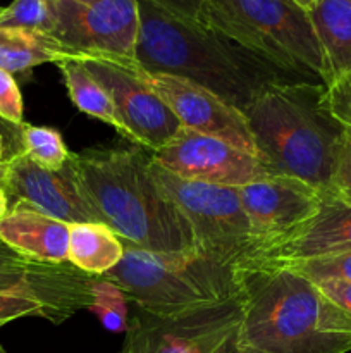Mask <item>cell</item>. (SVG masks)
<instances>
[{
  "instance_id": "6da1fadb",
  "label": "cell",
  "mask_w": 351,
  "mask_h": 353,
  "mask_svg": "<svg viewBox=\"0 0 351 353\" xmlns=\"http://www.w3.org/2000/svg\"><path fill=\"white\" fill-rule=\"evenodd\" d=\"M240 353H348L351 316L289 265L248 259L234 268Z\"/></svg>"
},
{
  "instance_id": "7a4b0ae2",
  "label": "cell",
  "mask_w": 351,
  "mask_h": 353,
  "mask_svg": "<svg viewBox=\"0 0 351 353\" xmlns=\"http://www.w3.org/2000/svg\"><path fill=\"white\" fill-rule=\"evenodd\" d=\"M138 3L136 62L143 71L188 79L243 114L267 86L298 81L219 31L171 16L147 0Z\"/></svg>"
},
{
  "instance_id": "3957f363",
  "label": "cell",
  "mask_w": 351,
  "mask_h": 353,
  "mask_svg": "<svg viewBox=\"0 0 351 353\" xmlns=\"http://www.w3.org/2000/svg\"><path fill=\"white\" fill-rule=\"evenodd\" d=\"M244 117L257 157L272 176L299 179L322 195L332 193L348 128L330 112L323 83H274L244 110Z\"/></svg>"
},
{
  "instance_id": "277c9868",
  "label": "cell",
  "mask_w": 351,
  "mask_h": 353,
  "mask_svg": "<svg viewBox=\"0 0 351 353\" xmlns=\"http://www.w3.org/2000/svg\"><path fill=\"white\" fill-rule=\"evenodd\" d=\"M150 161L136 145L72 154L86 199L124 243L160 254L195 250L191 228L157 186Z\"/></svg>"
},
{
  "instance_id": "5b68a950",
  "label": "cell",
  "mask_w": 351,
  "mask_h": 353,
  "mask_svg": "<svg viewBox=\"0 0 351 353\" xmlns=\"http://www.w3.org/2000/svg\"><path fill=\"white\" fill-rule=\"evenodd\" d=\"M103 278L119 285L136 309L157 317L189 312L237 293L234 268L196 250L160 254L124 243L123 259Z\"/></svg>"
},
{
  "instance_id": "8992f818",
  "label": "cell",
  "mask_w": 351,
  "mask_h": 353,
  "mask_svg": "<svg viewBox=\"0 0 351 353\" xmlns=\"http://www.w3.org/2000/svg\"><path fill=\"white\" fill-rule=\"evenodd\" d=\"M200 24L298 81H323V57L308 12L292 0H205Z\"/></svg>"
},
{
  "instance_id": "52a82bcc",
  "label": "cell",
  "mask_w": 351,
  "mask_h": 353,
  "mask_svg": "<svg viewBox=\"0 0 351 353\" xmlns=\"http://www.w3.org/2000/svg\"><path fill=\"white\" fill-rule=\"evenodd\" d=\"M150 172L191 228L195 250L219 264L236 268L257 254V241L233 186L189 181L150 161Z\"/></svg>"
},
{
  "instance_id": "ba28073f",
  "label": "cell",
  "mask_w": 351,
  "mask_h": 353,
  "mask_svg": "<svg viewBox=\"0 0 351 353\" xmlns=\"http://www.w3.org/2000/svg\"><path fill=\"white\" fill-rule=\"evenodd\" d=\"M50 33L72 57L138 64V0H50Z\"/></svg>"
},
{
  "instance_id": "9c48e42d",
  "label": "cell",
  "mask_w": 351,
  "mask_h": 353,
  "mask_svg": "<svg viewBox=\"0 0 351 353\" xmlns=\"http://www.w3.org/2000/svg\"><path fill=\"white\" fill-rule=\"evenodd\" d=\"M237 295L172 317L136 309L127 323L123 353H219L240 333Z\"/></svg>"
},
{
  "instance_id": "30bf717a",
  "label": "cell",
  "mask_w": 351,
  "mask_h": 353,
  "mask_svg": "<svg viewBox=\"0 0 351 353\" xmlns=\"http://www.w3.org/2000/svg\"><path fill=\"white\" fill-rule=\"evenodd\" d=\"M78 59L107 90L131 143L153 154L181 130L178 117L141 79L140 65L100 57Z\"/></svg>"
},
{
  "instance_id": "8fae6325",
  "label": "cell",
  "mask_w": 351,
  "mask_h": 353,
  "mask_svg": "<svg viewBox=\"0 0 351 353\" xmlns=\"http://www.w3.org/2000/svg\"><path fill=\"white\" fill-rule=\"evenodd\" d=\"M150 157L179 178L209 185L241 188L272 176L257 155L188 128H181Z\"/></svg>"
},
{
  "instance_id": "7c38bea8",
  "label": "cell",
  "mask_w": 351,
  "mask_h": 353,
  "mask_svg": "<svg viewBox=\"0 0 351 353\" xmlns=\"http://www.w3.org/2000/svg\"><path fill=\"white\" fill-rule=\"evenodd\" d=\"M2 185L9 202L28 203L65 224L102 223L83 192L72 157L58 171H48L17 152L7 159Z\"/></svg>"
},
{
  "instance_id": "4fadbf2b",
  "label": "cell",
  "mask_w": 351,
  "mask_h": 353,
  "mask_svg": "<svg viewBox=\"0 0 351 353\" xmlns=\"http://www.w3.org/2000/svg\"><path fill=\"white\" fill-rule=\"evenodd\" d=\"M140 76L164 100L182 128L219 138L248 154L257 155L246 117L241 110L188 79L162 72H147L141 68Z\"/></svg>"
},
{
  "instance_id": "5bb4252c",
  "label": "cell",
  "mask_w": 351,
  "mask_h": 353,
  "mask_svg": "<svg viewBox=\"0 0 351 353\" xmlns=\"http://www.w3.org/2000/svg\"><path fill=\"white\" fill-rule=\"evenodd\" d=\"M237 190L251 234L257 241V254L298 230L317 212L326 196L289 176H268Z\"/></svg>"
},
{
  "instance_id": "9a60e30c",
  "label": "cell",
  "mask_w": 351,
  "mask_h": 353,
  "mask_svg": "<svg viewBox=\"0 0 351 353\" xmlns=\"http://www.w3.org/2000/svg\"><path fill=\"white\" fill-rule=\"evenodd\" d=\"M351 252V203L326 195L317 212L288 236L267 245L257 259L292 264Z\"/></svg>"
},
{
  "instance_id": "2e32d148",
  "label": "cell",
  "mask_w": 351,
  "mask_h": 353,
  "mask_svg": "<svg viewBox=\"0 0 351 353\" xmlns=\"http://www.w3.org/2000/svg\"><path fill=\"white\" fill-rule=\"evenodd\" d=\"M69 226L28 203L16 202L0 221V240L28 261L58 265L67 262Z\"/></svg>"
},
{
  "instance_id": "e0dca14e",
  "label": "cell",
  "mask_w": 351,
  "mask_h": 353,
  "mask_svg": "<svg viewBox=\"0 0 351 353\" xmlns=\"http://www.w3.org/2000/svg\"><path fill=\"white\" fill-rule=\"evenodd\" d=\"M323 57V85L351 71V0H317L308 10Z\"/></svg>"
},
{
  "instance_id": "ac0fdd59",
  "label": "cell",
  "mask_w": 351,
  "mask_h": 353,
  "mask_svg": "<svg viewBox=\"0 0 351 353\" xmlns=\"http://www.w3.org/2000/svg\"><path fill=\"white\" fill-rule=\"evenodd\" d=\"M124 255V241L103 223L69 226L67 262L89 276L102 278Z\"/></svg>"
},
{
  "instance_id": "d6986e66",
  "label": "cell",
  "mask_w": 351,
  "mask_h": 353,
  "mask_svg": "<svg viewBox=\"0 0 351 353\" xmlns=\"http://www.w3.org/2000/svg\"><path fill=\"white\" fill-rule=\"evenodd\" d=\"M72 57L52 34L23 28H0V68L14 72L30 71L47 62Z\"/></svg>"
},
{
  "instance_id": "ffe728a7",
  "label": "cell",
  "mask_w": 351,
  "mask_h": 353,
  "mask_svg": "<svg viewBox=\"0 0 351 353\" xmlns=\"http://www.w3.org/2000/svg\"><path fill=\"white\" fill-rule=\"evenodd\" d=\"M57 68L61 69L72 103L81 112L110 124L120 137L129 140L126 128L117 116L112 99L107 93V90L93 78V74L85 68V64L78 57H65L61 62H57Z\"/></svg>"
},
{
  "instance_id": "44dd1931",
  "label": "cell",
  "mask_w": 351,
  "mask_h": 353,
  "mask_svg": "<svg viewBox=\"0 0 351 353\" xmlns=\"http://www.w3.org/2000/svg\"><path fill=\"white\" fill-rule=\"evenodd\" d=\"M19 152L48 171H58L72 157L57 130L26 123L19 126Z\"/></svg>"
},
{
  "instance_id": "7402d4cb",
  "label": "cell",
  "mask_w": 351,
  "mask_h": 353,
  "mask_svg": "<svg viewBox=\"0 0 351 353\" xmlns=\"http://www.w3.org/2000/svg\"><path fill=\"white\" fill-rule=\"evenodd\" d=\"M92 310L100 319L102 326L110 333H126L129 314H127V299L119 285L109 278H95L92 285Z\"/></svg>"
},
{
  "instance_id": "603a6c76",
  "label": "cell",
  "mask_w": 351,
  "mask_h": 353,
  "mask_svg": "<svg viewBox=\"0 0 351 353\" xmlns=\"http://www.w3.org/2000/svg\"><path fill=\"white\" fill-rule=\"evenodd\" d=\"M0 28H23L50 33V0H14L0 10Z\"/></svg>"
},
{
  "instance_id": "cb8c5ba5",
  "label": "cell",
  "mask_w": 351,
  "mask_h": 353,
  "mask_svg": "<svg viewBox=\"0 0 351 353\" xmlns=\"http://www.w3.org/2000/svg\"><path fill=\"white\" fill-rule=\"evenodd\" d=\"M23 317H43L61 324L62 317L50 303L26 293H0V327Z\"/></svg>"
},
{
  "instance_id": "d4e9b609",
  "label": "cell",
  "mask_w": 351,
  "mask_h": 353,
  "mask_svg": "<svg viewBox=\"0 0 351 353\" xmlns=\"http://www.w3.org/2000/svg\"><path fill=\"white\" fill-rule=\"evenodd\" d=\"M286 265L296 269L313 283L323 281V279H343V281L351 283V252L332 255V257L313 259V261L292 262Z\"/></svg>"
},
{
  "instance_id": "484cf974",
  "label": "cell",
  "mask_w": 351,
  "mask_h": 353,
  "mask_svg": "<svg viewBox=\"0 0 351 353\" xmlns=\"http://www.w3.org/2000/svg\"><path fill=\"white\" fill-rule=\"evenodd\" d=\"M0 119L14 128L23 124V95L16 79L0 68Z\"/></svg>"
},
{
  "instance_id": "4316f807",
  "label": "cell",
  "mask_w": 351,
  "mask_h": 353,
  "mask_svg": "<svg viewBox=\"0 0 351 353\" xmlns=\"http://www.w3.org/2000/svg\"><path fill=\"white\" fill-rule=\"evenodd\" d=\"M326 100L330 112L351 131V71L326 85Z\"/></svg>"
},
{
  "instance_id": "83f0119b",
  "label": "cell",
  "mask_w": 351,
  "mask_h": 353,
  "mask_svg": "<svg viewBox=\"0 0 351 353\" xmlns=\"http://www.w3.org/2000/svg\"><path fill=\"white\" fill-rule=\"evenodd\" d=\"M332 196L351 203V131L348 130L346 138L341 147L336 174L332 181Z\"/></svg>"
},
{
  "instance_id": "f1b7e54d",
  "label": "cell",
  "mask_w": 351,
  "mask_h": 353,
  "mask_svg": "<svg viewBox=\"0 0 351 353\" xmlns=\"http://www.w3.org/2000/svg\"><path fill=\"white\" fill-rule=\"evenodd\" d=\"M147 2L179 19L198 23L205 0H147Z\"/></svg>"
},
{
  "instance_id": "f546056e",
  "label": "cell",
  "mask_w": 351,
  "mask_h": 353,
  "mask_svg": "<svg viewBox=\"0 0 351 353\" xmlns=\"http://www.w3.org/2000/svg\"><path fill=\"white\" fill-rule=\"evenodd\" d=\"M320 292L327 296L332 303H336L339 309L351 316V283L343 281V279H323L317 281Z\"/></svg>"
},
{
  "instance_id": "4dcf8cb0",
  "label": "cell",
  "mask_w": 351,
  "mask_h": 353,
  "mask_svg": "<svg viewBox=\"0 0 351 353\" xmlns=\"http://www.w3.org/2000/svg\"><path fill=\"white\" fill-rule=\"evenodd\" d=\"M38 262H31L14 252L7 243L0 240V272H17V271H30L36 268Z\"/></svg>"
},
{
  "instance_id": "1f68e13d",
  "label": "cell",
  "mask_w": 351,
  "mask_h": 353,
  "mask_svg": "<svg viewBox=\"0 0 351 353\" xmlns=\"http://www.w3.org/2000/svg\"><path fill=\"white\" fill-rule=\"evenodd\" d=\"M0 131L6 134V138H10V140H12L14 147H16V150L19 152V128L10 126V124H7L6 121L0 119Z\"/></svg>"
},
{
  "instance_id": "d6a6232c",
  "label": "cell",
  "mask_w": 351,
  "mask_h": 353,
  "mask_svg": "<svg viewBox=\"0 0 351 353\" xmlns=\"http://www.w3.org/2000/svg\"><path fill=\"white\" fill-rule=\"evenodd\" d=\"M9 209H10L9 196H7V192H6V188H3V185L0 183V221L7 216Z\"/></svg>"
},
{
  "instance_id": "836d02e7",
  "label": "cell",
  "mask_w": 351,
  "mask_h": 353,
  "mask_svg": "<svg viewBox=\"0 0 351 353\" xmlns=\"http://www.w3.org/2000/svg\"><path fill=\"white\" fill-rule=\"evenodd\" d=\"M237 338H240V333L233 338V340L227 341L226 347L222 348L219 353H240V345H237Z\"/></svg>"
},
{
  "instance_id": "e575fe53",
  "label": "cell",
  "mask_w": 351,
  "mask_h": 353,
  "mask_svg": "<svg viewBox=\"0 0 351 353\" xmlns=\"http://www.w3.org/2000/svg\"><path fill=\"white\" fill-rule=\"evenodd\" d=\"M7 157H6V134L0 131V164L2 162H6Z\"/></svg>"
},
{
  "instance_id": "d590c367",
  "label": "cell",
  "mask_w": 351,
  "mask_h": 353,
  "mask_svg": "<svg viewBox=\"0 0 351 353\" xmlns=\"http://www.w3.org/2000/svg\"><path fill=\"white\" fill-rule=\"evenodd\" d=\"M292 2L298 3V6H299V7H303V9H305V10H308L310 7H312L313 3L317 2V0H292Z\"/></svg>"
},
{
  "instance_id": "8d00e7d4",
  "label": "cell",
  "mask_w": 351,
  "mask_h": 353,
  "mask_svg": "<svg viewBox=\"0 0 351 353\" xmlns=\"http://www.w3.org/2000/svg\"><path fill=\"white\" fill-rule=\"evenodd\" d=\"M6 169H7V161L0 164V183L3 181V176H6Z\"/></svg>"
},
{
  "instance_id": "74e56055",
  "label": "cell",
  "mask_w": 351,
  "mask_h": 353,
  "mask_svg": "<svg viewBox=\"0 0 351 353\" xmlns=\"http://www.w3.org/2000/svg\"><path fill=\"white\" fill-rule=\"evenodd\" d=\"M0 353H6V350H3V348H2V347H0Z\"/></svg>"
},
{
  "instance_id": "f35d334b",
  "label": "cell",
  "mask_w": 351,
  "mask_h": 353,
  "mask_svg": "<svg viewBox=\"0 0 351 353\" xmlns=\"http://www.w3.org/2000/svg\"><path fill=\"white\" fill-rule=\"evenodd\" d=\"M0 10H2V7H0Z\"/></svg>"
},
{
  "instance_id": "ab89813d",
  "label": "cell",
  "mask_w": 351,
  "mask_h": 353,
  "mask_svg": "<svg viewBox=\"0 0 351 353\" xmlns=\"http://www.w3.org/2000/svg\"><path fill=\"white\" fill-rule=\"evenodd\" d=\"M119 353H123V352H119Z\"/></svg>"
}]
</instances>
